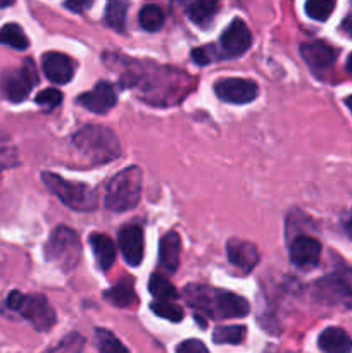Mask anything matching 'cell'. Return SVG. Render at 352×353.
<instances>
[{
    "instance_id": "cell-32",
    "label": "cell",
    "mask_w": 352,
    "mask_h": 353,
    "mask_svg": "<svg viewBox=\"0 0 352 353\" xmlns=\"http://www.w3.org/2000/svg\"><path fill=\"white\" fill-rule=\"evenodd\" d=\"M176 353H209L206 345L199 340H185L178 345Z\"/></svg>"
},
{
    "instance_id": "cell-22",
    "label": "cell",
    "mask_w": 352,
    "mask_h": 353,
    "mask_svg": "<svg viewBox=\"0 0 352 353\" xmlns=\"http://www.w3.org/2000/svg\"><path fill=\"white\" fill-rule=\"evenodd\" d=\"M0 43L16 48V50H26L30 41L19 24L9 23L0 28Z\"/></svg>"
},
{
    "instance_id": "cell-23",
    "label": "cell",
    "mask_w": 352,
    "mask_h": 353,
    "mask_svg": "<svg viewBox=\"0 0 352 353\" xmlns=\"http://www.w3.org/2000/svg\"><path fill=\"white\" fill-rule=\"evenodd\" d=\"M126 14H128V3L124 2V0H109V2H107L106 21L113 30L124 31Z\"/></svg>"
},
{
    "instance_id": "cell-5",
    "label": "cell",
    "mask_w": 352,
    "mask_h": 353,
    "mask_svg": "<svg viewBox=\"0 0 352 353\" xmlns=\"http://www.w3.org/2000/svg\"><path fill=\"white\" fill-rule=\"evenodd\" d=\"M41 179L48 192L54 193L69 209L78 212H92L97 209V193L85 183L68 181L54 172H43Z\"/></svg>"
},
{
    "instance_id": "cell-2",
    "label": "cell",
    "mask_w": 352,
    "mask_h": 353,
    "mask_svg": "<svg viewBox=\"0 0 352 353\" xmlns=\"http://www.w3.org/2000/svg\"><path fill=\"white\" fill-rule=\"evenodd\" d=\"M72 145L90 164H107L121 155L116 134L109 128L99 124H88L76 131L72 137Z\"/></svg>"
},
{
    "instance_id": "cell-28",
    "label": "cell",
    "mask_w": 352,
    "mask_h": 353,
    "mask_svg": "<svg viewBox=\"0 0 352 353\" xmlns=\"http://www.w3.org/2000/svg\"><path fill=\"white\" fill-rule=\"evenodd\" d=\"M150 309L155 316L162 317L166 321H171V323H179L183 319V316H185L182 307L169 302V300H157V302L152 303Z\"/></svg>"
},
{
    "instance_id": "cell-26",
    "label": "cell",
    "mask_w": 352,
    "mask_h": 353,
    "mask_svg": "<svg viewBox=\"0 0 352 353\" xmlns=\"http://www.w3.org/2000/svg\"><path fill=\"white\" fill-rule=\"evenodd\" d=\"M245 334H247L245 326H219L214 331L213 340L217 345H240Z\"/></svg>"
},
{
    "instance_id": "cell-37",
    "label": "cell",
    "mask_w": 352,
    "mask_h": 353,
    "mask_svg": "<svg viewBox=\"0 0 352 353\" xmlns=\"http://www.w3.org/2000/svg\"><path fill=\"white\" fill-rule=\"evenodd\" d=\"M345 231H347V234H349V236L352 238V214H351V217H349L347 224H345Z\"/></svg>"
},
{
    "instance_id": "cell-34",
    "label": "cell",
    "mask_w": 352,
    "mask_h": 353,
    "mask_svg": "<svg viewBox=\"0 0 352 353\" xmlns=\"http://www.w3.org/2000/svg\"><path fill=\"white\" fill-rule=\"evenodd\" d=\"M192 59H193V62H197L199 65H206V64H209V62H211L209 52H207V48H204V47L193 48Z\"/></svg>"
},
{
    "instance_id": "cell-25",
    "label": "cell",
    "mask_w": 352,
    "mask_h": 353,
    "mask_svg": "<svg viewBox=\"0 0 352 353\" xmlns=\"http://www.w3.org/2000/svg\"><path fill=\"white\" fill-rule=\"evenodd\" d=\"M138 21L145 31H159L164 24V12L157 6H145L138 14Z\"/></svg>"
},
{
    "instance_id": "cell-27",
    "label": "cell",
    "mask_w": 352,
    "mask_h": 353,
    "mask_svg": "<svg viewBox=\"0 0 352 353\" xmlns=\"http://www.w3.org/2000/svg\"><path fill=\"white\" fill-rule=\"evenodd\" d=\"M95 343L99 353H130L110 331L100 330V327L95 331Z\"/></svg>"
},
{
    "instance_id": "cell-35",
    "label": "cell",
    "mask_w": 352,
    "mask_h": 353,
    "mask_svg": "<svg viewBox=\"0 0 352 353\" xmlns=\"http://www.w3.org/2000/svg\"><path fill=\"white\" fill-rule=\"evenodd\" d=\"M24 302V295L21 292H10L9 296H7V307L10 310H19L21 305Z\"/></svg>"
},
{
    "instance_id": "cell-20",
    "label": "cell",
    "mask_w": 352,
    "mask_h": 353,
    "mask_svg": "<svg viewBox=\"0 0 352 353\" xmlns=\"http://www.w3.org/2000/svg\"><path fill=\"white\" fill-rule=\"evenodd\" d=\"M90 245H92L93 255H95L97 265L100 268V271H109L113 268L114 261H116V247H114L113 240L106 234L95 233L90 236Z\"/></svg>"
},
{
    "instance_id": "cell-17",
    "label": "cell",
    "mask_w": 352,
    "mask_h": 353,
    "mask_svg": "<svg viewBox=\"0 0 352 353\" xmlns=\"http://www.w3.org/2000/svg\"><path fill=\"white\" fill-rule=\"evenodd\" d=\"M179 254H182V240L176 231H169L162 236L159 245V262L168 272H176L179 268Z\"/></svg>"
},
{
    "instance_id": "cell-3",
    "label": "cell",
    "mask_w": 352,
    "mask_h": 353,
    "mask_svg": "<svg viewBox=\"0 0 352 353\" xmlns=\"http://www.w3.org/2000/svg\"><path fill=\"white\" fill-rule=\"evenodd\" d=\"M141 181H144V174L137 165H130L117 172L107 183L106 202H104L106 209L113 212H126V210L135 209L140 202Z\"/></svg>"
},
{
    "instance_id": "cell-7",
    "label": "cell",
    "mask_w": 352,
    "mask_h": 353,
    "mask_svg": "<svg viewBox=\"0 0 352 353\" xmlns=\"http://www.w3.org/2000/svg\"><path fill=\"white\" fill-rule=\"evenodd\" d=\"M37 83L38 74L31 59H26L21 68L7 69L0 76V90H2L3 97L14 103L23 102Z\"/></svg>"
},
{
    "instance_id": "cell-33",
    "label": "cell",
    "mask_w": 352,
    "mask_h": 353,
    "mask_svg": "<svg viewBox=\"0 0 352 353\" xmlns=\"http://www.w3.org/2000/svg\"><path fill=\"white\" fill-rule=\"evenodd\" d=\"M93 0H66V7H68L71 12H85V10H88L90 7H92Z\"/></svg>"
},
{
    "instance_id": "cell-6",
    "label": "cell",
    "mask_w": 352,
    "mask_h": 353,
    "mask_svg": "<svg viewBox=\"0 0 352 353\" xmlns=\"http://www.w3.org/2000/svg\"><path fill=\"white\" fill-rule=\"evenodd\" d=\"M81 255V243L76 231L68 226H57L45 245V257L54 262L61 271L69 272L78 265Z\"/></svg>"
},
{
    "instance_id": "cell-14",
    "label": "cell",
    "mask_w": 352,
    "mask_h": 353,
    "mask_svg": "<svg viewBox=\"0 0 352 353\" xmlns=\"http://www.w3.org/2000/svg\"><path fill=\"white\" fill-rule=\"evenodd\" d=\"M321 259V243L313 236H297L290 245V261L297 268H314Z\"/></svg>"
},
{
    "instance_id": "cell-13",
    "label": "cell",
    "mask_w": 352,
    "mask_h": 353,
    "mask_svg": "<svg viewBox=\"0 0 352 353\" xmlns=\"http://www.w3.org/2000/svg\"><path fill=\"white\" fill-rule=\"evenodd\" d=\"M78 102L81 103L85 109H88L93 114H106L116 105L117 102V93L114 90V86L107 81H99L95 85V88L90 90V92L83 93L78 99Z\"/></svg>"
},
{
    "instance_id": "cell-4",
    "label": "cell",
    "mask_w": 352,
    "mask_h": 353,
    "mask_svg": "<svg viewBox=\"0 0 352 353\" xmlns=\"http://www.w3.org/2000/svg\"><path fill=\"white\" fill-rule=\"evenodd\" d=\"M313 295L324 305L352 309V269L338 265L331 274L314 283Z\"/></svg>"
},
{
    "instance_id": "cell-38",
    "label": "cell",
    "mask_w": 352,
    "mask_h": 353,
    "mask_svg": "<svg viewBox=\"0 0 352 353\" xmlns=\"http://www.w3.org/2000/svg\"><path fill=\"white\" fill-rule=\"evenodd\" d=\"M12 3H14V0H0V9L12 6Z\"/></svg>"
},
{
    "instance_id": "cell-8",
    "label": "cell",
    "mask_w": 352,
    "mask_h": 353,
    "mask_svg": "<svg viewBox=\"0 0 352 353\" xmlns=\"http://www.w3.org/2000/svg\"><path fill=\"white\" fill-rule=\"evenodd\" d=\"M214 93L219 100L228 103H251L257 97L259 88L252 79L224 78L214 85Z\"/></svg>"
},
{
    "instance_id": "cell-11",
    "label": "cell",
    "mask_w": 352,
    "mask_h": 353,
    "mask_svg": "<svg viewBox=\"0 0 352 353\" xmlns=\"http://www.w3.org/2000/svg\"><path fill=\"white\" fill-rule=\"evenodd\" d=\"M119 248L124 261L130 265L137 268L144 261V230L138 224H126L119 231Z\"/></svg>"
},
{
    "instance_id": "cell-15",
    "label": "cell",
    "mask_w": 352,
    "mask_h": 353,
    "mask_svg": "<svg viewBox=\"0 0 352 353\" xmlns=\"http://www.w3.org/2000/svg\"><path fill=\"white\" fill-rule=\"evenodd\" d=\"M226 255L228 261L240 269L242 272H251L259 262V252L252 243L244 240H230L226 243Z\"/></svg>"
},
{
    "instance_id": "cell-36",
    "label": "cell",
    "mask_w": 352,
    "mask_h": 353,
    "mask_svg": "<svg viewBox=\"0 0 352 353\" xmlns=\"http://www.w3.org/2000/svg\"><path fill=\"white\" fill-rule=\"evenodd\" d=\"M340 30L347 34L349 38H352V14H349L344 21H342V26Z\"/></svg>"
},
{
    "instance_id": "cell-24",
    "label": "cell",
    "mask_w": 352,
    "mask_h": 353,
    "mask_svg": "<svg viewBox=\"0 0 352 353\" xmlns=\"http://www.w3.org/2000/svg\"><path fill=\"white\" fill-rule=\"evenodd\" d=\"M148 290L155 300H169L171 302V300L178 299V292L173 286V283L162 274H152L150 281H148Z\"/></svg>"
},
{
    "instance_id": "cell-16",
    "label": "cell",
    "mask_w": 352,
    "mask_h": 353,
    "mask_svg": "<svg viewBox=\"0 0 352 353\" xmlns=\"http://www.w3.org/2000/svg\"><path fill=\"white\" fill-rule=\"evenodd\" d=\"M300 55L313 69H326L337 61V50L324 41H309L300 45Z\"/></svg>"
},
{
    "instance_id": "cell-18",
    "label": "cell",
    "mask_w": 352,
    "mask_h": 353,
    "mask_svg": "<svg viewBox=\"0 0 352 353\" xmlns=\"http://www.w3.org/2000/svg\"><path fill=\"white\" fill-rule=\"evenodd\" d=\"M323 353H351L352 352V338L345 333L342 327H328L317 338Z\"/></svg>"
},
{
    "instance_id": "cell-19",
    "label": "cell",
    "mask_w": 352,
    "mask_h": 353,
    "mask_svg": "<svg viewBox=\"0 0 352 353\" xmlns=\"http://www.w3.org/2000/svg\"><path fill=\"white\" fill-rule=\"evenodd\" d=\"M186 16L197 26H207L214 19L219 7V0H183Z\"/></svg>"
},
{
    "instance_id": "cell-12",
    "label": "cell",
    "mask_w": 352,
    "mask_h": 353,
    "mask_svg": "<svg viewBox=\"0 0 352 353\" xmlns=\"http://www.w3.org/2000/svg\"><path fill=\"white\" fill-rule=\"evenodd\" d=\"M41 68H43L45 76L52 83L66 85L75 76L76 62L69 55L61 54V52H47L41 59Z\"/></svg>"
},
{
    "instance_id": "cell-39",
    "label": "cell",
    "mask_w": 352,
    "mask_h": 353,
    "mask_svg": "<svg viewBox=\"0 0 352 353\" xmlns=\"http://www.w3.org/2000/svg\"><path fill=\"white\" fill-rule=\"evenodd\" d=\"M347 72L352 76V54L349 55V59H347Z\"/></svg>"
},
{
    "instance_id": "cell-40",
    "label": "cell",
    "mask_w": 352,
    "mask_h": 353,
    "mask_svg": "<svg viewBox=\"0 0 352 353\" xmlns=\"http://www.w3.org/2000/svg\"><path fill=\"white\" fill-rule=\"evenodd\" d=\"M345 105L349 107V110H351L352 112V95L351 97H347V99H345Z\"/></svg>"
},
{
    "instance_id": "cell-1",
    "label": "cell",
    "mask_w": 352,
    "mask_h": 353,
    "mask_svg": "<svg viewBox=\"0 0 352 353\" xmlns=\"http://www.w3.org/2000/svg\"><path fill=\"white\" fill-rule=\"evenodd\" d=\"M183 295L193 309L214 319L245 317L251 310V305L244 296L226 292V290H214L202 285H186Z\"/></svg>"
},
{
    "instance_id": "cell-21",
    "label": "cell",
    "mask_w": 352,
    "mask_h": 353,
    "mask_svg": "<svg viewBox=\"0 0 352 353\" xmlns=\"http://www.w3.org/2000/svg\"><path fill=\"white\" fill-rule=\"evenodd\" d=\"M104 296H106L107 302L113 303V305L116 307H130L137 302V295H135L131 278L121 279V281L116 283L109 292L104 293Z\"/></svg>"
},
{
    "instance_id": "cell-31",
    "label": "cell",
    "mask_w": 352,
    "mask_h": 353,
    "mask_svg": "<svg viewBox=\"0 0 352 353\" xmlns=\"http://www.w3.org/2000/svg\"><path fill=\"white\" fill-rule=\"evenodd\" d=\"M35 102H37L38 105H43V107H48V109H52V107H57L59 103L62 102V93L55 88H45L38 93Z\"/></svg>"
},
{
    "instance_id": "cell-9",
    "label": "cell",
    "mask_w": 352,
    "mask_h": 353,
    "mask_svg": "<svg viewBox=\"0 0 352 353\" xmlns=\"http://www.w3.org/2000/svg\"><path fill=\"white\" fill-rule=\"evenodd\" d=\"M17 312H21L37 331H48L55 324V310L43 295L24 296L23 305Z\"/></svg>"
},
{
    "instance_id": "cell-30",
    "label": "cell",
    "mask_w": 352,
    "mask_h": 353,
    "mask_svg": "<svg viewBox=\"0 0 352 353\" xmlns=\"http://www.w3.org/2000/svg\"><path fill=\"white\" fill-rule=\"evenodd\" d=\"M85 347V338L78 333H71L57 345L45 353H81Z\"/></svg>"
},
{
    "instance_id": "cell-10",
    "label": "cell",
    "mask_w": 352,
    "mask_h": 353,
    "mask_svg": "<svg viewBox=\"0 0 352 353\" xmlns=\"http://www.w3.org/2000/svg\"><path fill=\"white\" fill-rule=\"evenodd\" d=\"M219 45L223 57H240L252 45L251 30L242 19L231 21L230 26L221 34Z\"/></svg>"
},
{
    "instance_id": "cell-29",
    "label": "cell",
    "mask_w": 352,
    "mask_h": 353,
    "mask_svg": "<svg viewBox=\"0 0 352 353\" xmlns=\"http://www.w3.org/2000/svg\"><path fill=\"white\" fill-rule=\"evenodd\" d=\"M337 0H306V14L311 19L326 21L335 9Z\"/></svg>"
}]
</instances>
